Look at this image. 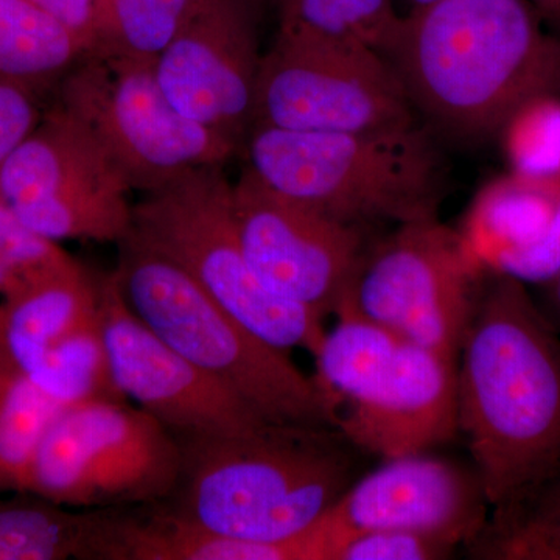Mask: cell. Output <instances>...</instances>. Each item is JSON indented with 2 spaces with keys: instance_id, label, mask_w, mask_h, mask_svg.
<instances>
[{
  "instance_id": "d6986e66",
  "label": "cell",
  "mask_w": 560,
  "mask_h": 560,
  "mask_svg": "<svg viewBox=\"0 0 560 560\" xmlns=\"http://www.w3.org/2000/svg\"><path fill=\"white\" fill-rule=\"evenodd\" d=\"M337 324L316 350V386L335 416L359 401L389 366L401 338L361 315L349 298L338 308Z\"/></svg>"
},
{
  "instance_id": "484cf974",
  "label": "cell",
  "mask_w": 560,
  "mask_h": 560,
  "mask_svg": "<svg viewBox=\"0 0 560 560\" xmlns=\"http://www.w3.org/2000/svg\"><path fill=\"white\" fill-rule=\"evenodd\" d=\"M278 33L312 38L355 40L388 54L404 18L393 0H276Z\"/></svg>"
},
{
  "instance_id": "4316f807",
  "label": "cell",
  "mask_w": 560,
  "mask_h": 560,
  "mask_svg": "<svg viewBox=\"0 0 560 560\" xmlns=\"http://www.w3.org/2000/svg\"><path fill=\"white\" fill-rule=\"evenodd\" d=\"M480 540L490 559L560 560V474Z\"/></svg>"
},
{
  "instance_id": "2e32d148",
  "label": "cell",
  "mask_w": 560,
  "mask_h": 560,
  "mask_svg": "<svg viewBox=\"0 0 560 560\" xmlns=\"http://www.w3.org/2000/svg\"><path fill=\"white\" fill-rule=\"evenodd\" d=\"M337 430L383 460L451 441L459 431L456 359L401 340L371 389L338 415Z\"/></svg>"
},
{
  "instance_id": "8992f818",
  "label": "cell",
  "mask_w": 560,
  "mask_h": 560,
  "mask_svg": "<svg viewBox=\"0 0 560 560\" xmlns=\"http://www.w3.org/2000/svg\"><path fill=\"white\" fill-rule=\"evenodd\" d=\"M224 165L187 173L142 195L132 208L131 234L175 261L206 293L261 340L283 352L315 355L326 329L315 312L271 293L243 253L232 183Z\"/></svg>"
},
{
  "instance_id": "83f0119b",
  "label": "cell",
  "mask_w": 560,
  "mask_h": 560,
  "mask_svg": "<svg viewBox=\"0 0 560 560\" xmlns=\"http://www.w3.org/2000/svg\"><path fill=\"white\" fill-rule=\"evenodd\" d=\"M79 260L36 234L0 202V298L14 296L75 267Z\"/></svg>"
},
{
  "instance_id": "f546056e",
  "label": "cell",
  "mask_w": 560,
  "mask_h": 560,
  "mask_svg": "<svg viewBox=\"0 0 560 560\" xmlns=\"http://www.w3.org/2000/svg\"><path fill=\"white\" fill-rule=\"evenodd\" d=\"M455 547L448 541L401 529H366L350 534L338 560L447 559Z\"/></svg>"
},
{
  "instance_id": "5bb4252c",
  "label": "cell",
  "mask_w": 560,
  "mask_h": 560,
  "mask_svg": "<svg viewBox=\"0 0 560 560\" xmlns=\"http://www.w3.org/2000/svg\"><path fill=\"white\" fill-rule=\"evenodd\" d=\"M260 0H198L154 65L168 102L187 119L243 145L253 125L261 55Z\"/></svg>"
},
{
  "instance_id": "30bf717a",
  "label": "cell",
  "mask_w": 560,
  "mask_h": 560,
  "mask_svg": "<svg viewBox=\"0 0 560 560\" xmlns=\"http://www.w3.org/2000/svg\"><path fill=\"white\" fill-rule=\"evenodd\" d=\"M130 184L60 103L0 165V202L51 242L119 245L132 230Z\"/></svg>"
},
{
  "instance_id": "7a4b0ae2",
  "label": "cell",
  "mask_w": 560,
  "mask_h": 560,
  "mask_svg": "<svg viewBox=\"0 0 560 560\" xmlns=\"http://www.w3.org/2000/svg\"><path fill=\"white\" fill-rule=\"evenodd\" d=\"M386 58L436 135L477 142L560 86V38L523 0H438L404 18Z\"/></svg>"
},
{
  "instance_id": "d4e9b609",
  "label": "cell",
  "mask_w": 560,
  "mask_h": 560,
  "mask_svg": "<svg viewBox=\"0 0 560 560\" xmlns=\"http://www.w3.org/2000/svg\"><path fill=\"white\" fill-rule=\"evenodd\" d=\"M27 377L62 408L94 400H127L110 374L98 312L47 350Z\"/></svg>"
},
{
  "instance_id": "603a6c76",
  "label": "cell",
  "mask_w": 560,
  "mask_h": 560,
  "mask_svg": "<svg viewBox=\"0 0 560 560\" xmlns=\"http://www.w3.org/2000/svg\"><path fill=\"white\" fill-rule=\"evenodd\" d=\"M560 183L521 175L499 180L482 195L477 209V243L482 264L503 250L521 248L540 237L555 215Z\"/></svg>"
},
{
  "instance_id": "277c9868",
  "label": "cell",
  "mask_w": 560,
  "mask_h": 560,
  "mask_svg": "<svg viewBox=\"0 0 560 560\" xmlns=\"http://www.w3.org/2000/svg\"><path fill=\"white\" fill-rule=\"evenodd\" d=\"M423 125L308 132L253 127L245 168L272 190L349 226L438 219L448 171Z\"/></svg>"
},
{
  "instance_id": "6da1fadb",
  "label": "cell",
  "mask_w": 560,
  "mask_h": 560,
  "mask_svg": "<svg viewBox=\"0 0 560 560\" xmlns=\"http://www.w3.org/2000/svg\"><path fill=\"white\" fill-rule=\"evenodd\" d=\"M459 355L458 427L495 526L560 474V331L499 272Z\"/></svg>"
},
{
  "instance_id": "8fae6325",
  "label": "cell",
  "mask_w": 560,
  "mask_h": 560,
  "mask_svg": "<svg viewBox=\"0 0 560 560\" xmlns=\"http://www.w3.org/2000/svg\"><path fill=\"white\" fill-rule=\"evenodd\" d=\"M482 260L440 219L400 224L361 259L349 301L401 340L456 359L482 293Z\"/></svg>"
},
{
  "instance_id": "7402d4cb",
  "label": "cell",
  "mask_w": 560,
  "mask_h": 560,
  "mask_svg": "<svg viewBox=\"0 0 560 560\" xmlns=\"http://www.w3.org/2000/svg\"><path fill=\"white\" fill-rule=\"evenodd\" d=\"M198 0H94L88 55L156 62Z\"/></svg>"
},
{
  "instance_id": "f1b7e54d",
  "label": "cell",
  "mask_w": 560,
  "mask_h": 560,
  "mask_svg": "<svg viewBox=\"0 0 560 560\" xmlns=\"http://www.w3.org/2000/svg\"><path fill=\"white\" fill-rule=\"evenodd\" d=\"M506 132L515 175L560 183V101L540 95L517 110Z\"/></svg>"
},
{
  "instance_id": "ffe728a7",
  "label": "cell",
  "mask_w": 560,
  "mask_h": 560,
  "mask_svg": "<svg viewBox=\"0 0 560 560\" xmlns=\"http://www.w3.org/2000/svg\"><path fill=\"white\" fill-rule=\"evenodd\" d=\"M97 511H77L31 492L0 495V560H94Z\"/></svg>"
},
{
  "instance_id": "e0dca14e",
  "label": "cell",
  "mask_w": 560,
  "mask_h": 560,
  "mask_svg": "<svg viewBox=\"0 0 560 560\" xmlns=\"http://www.w3.org/2000/svg\"><path fill=\"white\" fill-rule=\"evenodd\" d=\"M311 536L289 544L231 539L160 503L98 510L95 560H315Z\"/></svg>"
},
{
  "instance_id": "9a60e30c",
  "label": "cell",
  "mask_w": 560,
  "mask_h": 560,
  "mask_svg": "<svg viewBox=\"0 0 560 560\" xmlns=\"http://www.w3.org/2000/svg\"><path fill=\"white\" fill-rule=\"evenodd\" d=\"M480 478L429 452L385 459L353 481L331 512L350 533L401 529L448 541L480 540L489 526Z\"/></svg>"
},
{
  "instance_id": "e575fe53",
  "label": "cell",
  "mask_w": 560,
  "mask_h": 560,
  "mask_svg": "<svg viewBox=\"0 0 560 560\" xmlns=\"http://www.w3.org/2000/svg\"><path fill=\"white\" fill-rule=\"evenodd\" d=\"M540 13L560 27V0H533Z\"/></svg>"
},
{
  "instance_id": "4fadbf2b",
  "label": "cell",
  "mask_w": 560,
  "mask_h": 560,
  "mask_svg": "<svg viewBox=\"0 0 560 560\" xmlns=\"http://www.w3.org/2000/svg\"><path fill=\"white\" fill-rule=\"evenodd\" d=\"M97 312L117 389L176 440L230 436L267 425L131 311L114 271L97 275Z\"/></svg>"
},
{
  "instance_id": "d590c367",
  "label": "cell",
  "mask_w": 560,
  "mask_h": 560,
  "mask_svg": "<svg viewBox=\"0 0 560 560\" xmlns=\"http://www.w3.org/2000/svg\"><path fill=\"white\" fill-rule=\"evenodd\" d=\"M434 2H438V0H412V3H415L416 9H423V7L431 5V3Z\"/></svg>"
},
{
  "instance_id": "1f68e13d",
  "label": "cell",
  "mask_w": 560,
  "mask_h": 560,
  "mask_svg": "<svg viewBox=\"0 0 560 560\" xmlns=\"http://www.w3.org/2000/svg\"><path fill=\"white\" fill-rule=\"evenodd\" d=\"M38 88L0 77V165L39 124Z\"/></svg>"
},
{
  "instance_id": "4dcf8cb0",
  "label": "cell",
  "mask_w": 560,
  "mask_h": 560,
  "mask_svg": "<svg viewBox=\"0 0 560 560\" xmlns=\"http://www.w3.org/2000/svg\"><path fill=\"white\" fill-rule=\"evenodd\" d=\"M500 275L526 283H548L560 272V198L547 230L537 241L503 250L489 261Z\"/></svg>"
},
{
  "instance_id": "ac0fdd59",
  "label": "cell",
  "mask_w": 560,
  "mask_h": 560,
  "mask_svg": "<svg viewBox=\"0 0 560 560\" xmlns=\"http://www.w3.org/2000/svg\"><path fill=\"white\" fill-rule=\"evenodd\" d=\"M97 312V272L79 264L0 301V359L25 375Z\"/></svg>"
},
{
  "instance_id": "d6a6232c",
  "label": "cell",
  "mask_w": 560,
  "mask_h": 560,
  "mask_svg": "<svg viewBox=\"0 0 560 560\" xmlns=\"http://www.w3.org/2000/svg\"><path fill=\"white\" fill-rule=\"evenodd\" d=\"M31 2L69 28L73 35L79 36L88 54V35H90L94 0H31Z\"/></svg>"
},
{
  "instance_id": "cb8c5ba5",
  "label": "cell",
  "mask_w": 560,
  "mask_h": 560,
  "mask_svg": "<svg viewBox=\"0 0 560 560\" xmlns=\"http://www.w3.org/2000/svg\"><path fill=\"white\" fill-rule=\"evenodd\" d=\"M61 410L24 372L0 359V495L24 492L40 442Z\"/></svg>"
},
{
  "instance_id": "44dd1931",
  "label": "cell",
  "mask_w": 560,
  "mask_h": 560,
  "mask_svg": "<svg viewBox=\"0 0 560 560\" xmlns=\"http://www.w3.org/2000/svg\"><path fill=\"white\" fill-rule=\"evenodd\" d=\"M84 57L83 40L31 0H0V77L39 90Z\"/></svg>"
},
{
  "instance_id": "5b68a950",
  "label": "cell",
  "mask_w": 560,
  "mask_h": 560,
  "mask_svg": "<svg viewBox=\"0 0 560 560\" xmlns=\"http://www.w3.org/2000/svg\"><path fill=\"white\" fill-rule=\"evenodd\" d=\"M114 268L125 301L154 334L265 422L331 427L337 416L289 352L261 340L161 253L128 235Z\"/></svg>"
},
{
  "instance_id": "3957f363",
  "label": "cell",
  "mask_w": 560,
  "mask_h": 560,
  "mask_svg": "<svg viewBox=\"0 0 560 560\" xmlns=\"http://www.w3.org/2000/svg\"><path fill=\"white\" fill-rule=\"evenodd\" d=\"M178 442V482L162 503L231 539L298 540L353 482L350 444L331 427L267 423L248 433Z\"/></svg>"
},
{
  "instance_id": "836d02e7",
  "label": "cell",
  "mask_w": 560,
  "mask_h": 560,
  "mask_svg": "<svg viewBox=\"0 0 560 560\" xmlns=\"http://www.w3.org/2000/svg\"><path fill=\"white\" fill-rule=\"evenodd\" d=\"M545 285L548 287V308L550 311L544 312L551 320L552 326L560 331V272Z\"/></svg>"
},
{
  "instance_id": "52a82bcc",
  "label": "cell",
  "mask_w": 560,
  "mask_h": 560,
  "mask_svg": "<svg viewBox=\"0 0 560 560\" xmlns=\"http://www.w3.org/2000/svg\"><path fill=\"white\" fill-rule=\"evenodd\" d=\"M178 440L128 400L62 408L40 442L24 492L77 511L167 500L178 482Z\"/></svg>"
},
{
  "instance_id": "7c38bea8",
  "label": "cell",
  "mask_w": 560,
  "mask_h": 560,
  "mask_svg": "<svg viewBox=\"0 0 560 560\" xmlns=\"http://www.w3.org/2000/svg\"><path fill=\"white\" fill-rule=\"evenodd\" d=\"M243 253L265 287L326 319L349 296L363 231L272 190L243 167L232 184Z\"/></svg>"
},
{
  "instance_id": "ba28073f",
  "label": "cell",
  "mask_w": 560,
  "mask_h": 560,
  "mask_svg": "<svg viewBox=\"0 0 560 560\" xmlns=\"http://www.w3.org/2000/svg\"><path fill=\"white\" fill-rule=\"evenodd\" d=\"M154 65L88 55L60 80L57 102L90 128L131 190L142 195L224 165L242 150L183 116L161 90Z\"/></svg>"
},
{
  "instance_id": "9c48e42d",
  "label": "cell",
  "mask_w": 560,
  "mask_h": 560,
  "mask_svg": "<svg viewBox=\"0 0 560 560\" xmlns=\"http://www.w3.org/2000/svg\"><path fill=\"white\" fill-rule=\"evenodd\" d=\"M415 124L396 69L364 44L276 33L261 55L250 128L349 132Z\"/></svg>"
}]
</instances>
